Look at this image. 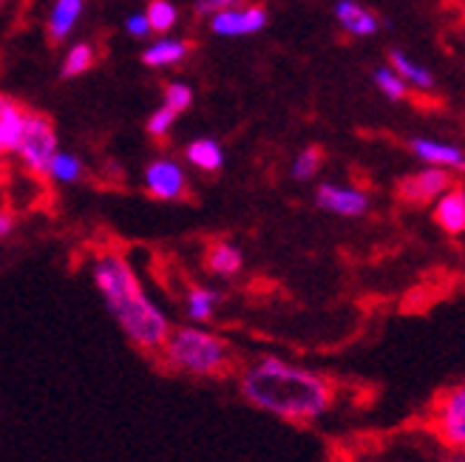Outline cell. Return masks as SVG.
Wrapping results in <instances>:
<instances>
[{
	"mask_svg": "<svg viewBox=\"0 0 465 462\" xmlns=\"http://www.w3.org/2000/svg\"><path fill=\"white\" fill-rule=\"evenodd\" d=\"M80 15H83V0H54L52 15H49V37L54 43L65 40L77 26Z\"/></svg>",
	"mask_w": 465,
	"mask_h": 462,
	"instance_id": "4fadbf2b",
	"label": "cell"
},
{
	"mask_svg": "<svg viewBox=\"0 0 465 462\" xmlns=\"http://www.w3.org/2000/svg\"><path fill=\"white\" fill-rule=\"evenodd\" d=\"M389 65L406 80V85H411V88H417V91H431V88H434V77H431L429 68L420 65V63H414L409 54H403V52L394 49V52L389 54Z\"/></svg>",
	"mask_w": 465,
	"mask_h": 462,
	"instance_id": "5bb4252c",
	"label": "cell"
},
{
	"mask_svg": "<svg viewBox=\"0 0 465 462\" xmlns=\"http://www.w3.org/2000/svg\"><path fill=\"white\" fill-rule=\"evenodd\" d=\"M222 295L216 290H193L188 295V318L191 320H211Z\"/></svg>",
	"mask_w": 465,
	"mask_h": 462,
	"instance_id": "ac0fdd59",
	"label": "cell"
},
{
	"mask_svg": "<svg viewBox=\"0 0 465 462\" xmlns=\"http://www.w3.org/2000/svg\"><path fill=\"white\" fill-rule=\"evenodd\" d=\"M188 57V43L182 40H156L153 45L143 52V63L151 68H165V65H176Z\"/></svg>",
	"mask_w": 465,
	"mask_h": 462,
	"instance_id": "9a60e30c",
	"label": "cell"
},
{
	"mask_svg": "<svg viewBox=\"0 0 465 462\" xmlns=\"http://www.w3.org/2000/svg\"><path fill=\"white\" fill-rule=\"evenodd\" d=\"M15 153L23 159V165H26L32 173L49 171V162L57 153V133L43 113H26L20 136H17V145H15Z\"/></svg>",
	"mask_w": 465,
	"mask_h": 462,
	"instance_id": "277c9868",
	"label": "cell"
},
{
	"mask_svg": "<svg viewBox=\"0 0 465 462\" xmlns=\"http://www.w3.org/2000/svg\"><path fill=\"white\" fill-rule=\"evenodd\" d=\"M318 168H321V151L318 148H304L292 162V179L307 182V179H312L318 173Z\"/></svg>",
	"mask_w": 465,
	"mask_h": 462,
	"instance_id": "603a6c76",
	"label": "cell"
},
{
	"mask_svg": "<svg viewBox=\"0 0 465 462\" xmlns=\"http://www.w3.org/2000/svg\"><path fill=\"white\" fill-rule=\"evenodd\" d=\"M17 108H20L17 103H12V100H6V97H0V125H4L9 113H12V111H17Z\"/></svg>",
	"mask_w": 465,
	"mask_h": 462,
	"instance_id": "83f0119b",
	"label": "cell"
},
{
	"mask_svg": "<svg viewBox=\"0 0 465 462\" xmlns=\"http://www.w3.org/2000/svg\"><path fill=\"white\" fill-rule=\"evenodd\" d=\"M267 26V9L262 6H247V9H222L213 15L211 29L222 37H244V34H255Z\"/></svg>",
	"mask_w": 465,
	"mask_h": 462,
	"instance_id": "52a82bcc",
	"label": "cell"
},
{
	"mask_svg": "<svg viewBox=\"0 0 465 462\" xmlns=\"http://www.w3.org/2000/svg\"><path fill=\"white\" fill-rule=\"evenodd\" d=\"M454 184L451 171L437 168V165H426L423 171H417L406 179H401L398 184V196L409 204H429L434 202L440 193H446Z\"/></svg>",
	"mask_w": 465,
	"mask_h": 462,
	"instance_id": "8992f818",
	"label": "cell"
},
{
	"mask_svg": "<svg viewBox=\"0 0 465 462\" xmlns=\"http://www.w3.org/2000/svg\"><path fill=\"white\" fill-rule=\"evenodd\" d=\"M457 459H465V448H462V451H457Z\"/></svg>",
	"mask_w": 465,
	"mask_h": 462,
	"instance_id": "f546056e",
	"label": "cell"
},
{
	"mask_svg": "<svg viewBox=\"0 0 465 462\" xmlns=\"http://www.w3.org/2000/svg\"><path fill=\"white\" fill-rule=\"evenodd\" d=\"M179 117V111H173L171 105H162L151 113V120H148V133L151 136H165L171 131V125L176 123Z\"/></svg>",
	"mask_w": 465,
	"mask_h": 462,
	"instance_id": "cb8c5ba5",
	"label": "cell"
},
{
	"mask_svg": "<svg viewBox=\"0 0 465 462\" xmlns=\"http://www.w3.org/2000/svg\"><path fill=\"white\" fill-rule=\"evenodd\" d=\"M145 17H148L151 32H171L176 26V6L171 0H151Z\"/></svg>",
	"mask_w": 465,
	"mask_h": 462,
	"instance_id": "44dd1931",
	"label": "cell"
},
{
	"mask_svg": "<svg viewBox=\"0 0 465 462\" xmlns=\"http://www.w3.org/2000/svg\"><path fill=\"white\" fill-rule=\"evenodd\" d=\"M236 4H242V0H199V4H196V12H199V15H216V12H222V9L236 6Z\"/></svg>",
	"mask_w": 465,
	"mask_h": 462,
	"instance_id": "4316f807",
	"label": "cell"
},
{
	"mask_svg": "<svg viewBox=\"0 0 465 462\" xmlns=\"http://www.w3.org/2000/svg\"><path fill=\"white\" fill-rule=\"evenodd\" d=\"M49 173L54 182H77L83 176V162L74 156V153H54L52 162H49Z\"/></svg>",
	"mask_w": 465,
	"mask_h": 462,
	"instance_id": "ffe728a7",
	"label": "cell"
},
{
	"mask_svg": "<svg viewBox=\"0 0 465 462\" xmlns=\"http://www.w3.org/2000/svg\"><path fill=\"white\" fill-rule=\"evenodd\" d=\"M94 65V49H91L88 43H77L68 49L65 60H63V74L65 77H80L85 74L88 68Z\"/></svg>",
	"mask_w": 465,
	"mask_h": 462,
	"instance_id": "d6986e66",
	"label": "cell"
},
{
	"mask_svg": "<svg viewBox=\"0 0 465 462\" xmlns=\"http://www.w3.org/2000/svg\"><path fill=\"white\" fill-rule=\"evenodd\" d=\"M145 188L156 199H182L184 191H188V176L173 159H156L145 171Z\"/></svg>",
	"mask_w": 465,
	"mask_h": 462,
	"instance_id": "9c48e42d",
	"label": "cell"
},
{
	"mask_svg": "<svg viewBox=\"0 0 465 462\" xmlns=\"http://www.w3.org/2000/svg\"><path fill=\"white\" fill-rule=\"evenodd\" d=\"M125 29H128L131 37H139V40L151 34V26H148V17L145 15H131L128 23H125Z\"/></svg>",
	"mask_w": 465,
	"mask_h": 462,
	"instance_id": "484cf974",
	"label": "cell"
},
{
	"mask_svg": "<svg viewBox=\"0 0 465 462\" xmlns=\"http://www.w3.org/2000/svg\"><path fill=\"white\" fill-rule=\"evenodd\" d=\"M434 219L451 236L465 233V191L451 184L446 193L434 199Z\"/></svg>",
	"mask_w": 465,
	"mask_h": 462,
	"instance_id": "8fae6325",
	"label": "cell"
},
{
	"mask_svg": "<svg viewBox=\"0 0 465 462\" xmlns=\"http://www.w3.org/2000/svg\"><path fill=\"white\" fill-rule=\"evenodd\" d=\"M411 153L420 162H426V165H437V168H446V171H465V153L449 143H437V140H423V136H417V140H411Z\"/></svg>",
	"mask_w": 465,
	"mask_h": 462,
	"instance_id": "30bf717a",
	"label": "cell"
},
{
	"mask_svg": "<svg viewBox=\"0 0 465 462\" xmlns=\"http://www.w3.org/2000/svg\"><path fill=\"white\" fill-rule=\"evenodd\" d=\"M375 85L381 88V94L389 97V100H403V97H406V91H409L406 80H403L398 72H394L391 65L378 68V72H375Z\"/></svg>",
	"mask_w": 465,
	"mask_h": 462,
	"instance_id": "7402d4cb",
	"label": "cell"
},
{
	"mask_svg": "<svg viewBox=\"0 0 465 462\" xmlns=\"http://www.w3.org/2000/svg\"><path fill=\"white\" fill-rule=\"evenodd\" d=\"M207 267H211L216 275H236L242 270V252H239V247H232L227 241L216 244L211 252H207Z\"/></svg>",
	"mask_w": 465,
	"mask_h": 462,
	"instance_id": "e0dca14e",
	"label": "cell"
},
{
	"mask_svg": "<svg viewBox=\"0 0 465 462\" xmlns=\"http://www.w3.org/2000/svg\"><path fill=\"white\" fill-rule=\"evenodd\" d=\"M434 431L451 451L465 448V386L449 388L434 406Z\"/></svg>",
	"mask_w": 465,
	"mask_h": 462,
	"instance_id": "5b68a950",
	"label": "cell"
},
{
	"mask_svg": "<svg viewBox=\"0 0 465 462\" xmlns=\"http://www.w3.org/2000/svg\"><path fill=\"white\" fill-rule=\"evenodd\" d=\"M191 103H193V91L184 83H171L165 88V105H171L173 111L182 113L184 108H191Z\"/></svg>",
	"mask_w": 465,
	"mask_h": 462,
	"instance_id": "d4e9b609",
	"label": "cell"
},
{
	"mask_svg": "<svg viewBox=\"0 0 465 462\" xmlns=\"http://www.w3.org/2000/svg\"><path fill=\"white\" fill-rule=\"evenodd\" d=\"M94 284L103 295L108 312L116 318L120 329L128 335L134 346L145 352L162 349L168 340V318L145 295L143 284L136 281V272L131 264L116 256V252H103L94 261Z\"/></svg>",
	"mask_w": 465,
	"mask_h": 462,
	"instance_id": "7a4b0ae2",
	"label": "cell"
},
{
	"mask_svg": "<svg viewBox=\"0 0 465 462\" xmlns=\"http://www.w3.org/2000/svg\"><path fill=\"white\" fill-rule=\"evenodd\" d=\"M335 20L341 23V29L349 32L352 37H371L378 32V17L366 12L361 4H355V0H338Z\"/></svg>",
	"mask_w": 465,
	"mask_h": 462,
	"instance_id": "7c38bea8",
	"label": "cell"
},
{
	"mask_svg": "<svg viewBox=\"0 0 465 462\" xmlns=\"http://www.w3.org/2000/svg\"><path fill=\"white\" fill-rule=\"evenodd\" d=\"M165 360L191 375H219L230 366V346L213 335L196 327H182L168 332V340L162 343Z\"/></svg>",
	"mask_w": 465,
	"mask_h": 462,
	"instance_id": "3957f363",
	"label": "cell"
},
{
	"mask_svg": "<svg viewBox=\"0 0 465 462\" xmlns=\"http://www.w3.org/2000/svg\"><path fill=\"white\" fill-rule=\"evenodd\" d=\"M184 153H188L191 165H196L202 171H219L222 162H224V153L213 140H196V143L188 145V151H184Z\"/></svg>",
	"mask_w": 465,
	"mask_h": 462,
	"instance_id": "2e32d148",
	"label": "cell"
},
{
	"mask_svg": "<svg viewBox=\"0 0 465 462\" xmlns=\"http://www.w3.org/2000/svg\"><path fill=\"white\" fill-rule=\"evenodd\" d=\"M242 395L262 411L290 423L318 420L332 403V386L310 369L278 358L252 363L242 375Z\"/></svg>",
	"mask_w": 465,
	"mask_h": 462,
	"instance_id": "6da1fadb",
	"label": "cell"
},
{
	"mask_svg": "<svg viewBox=\"0 0 465 462\" xmlns=\"http://www.w3.org/2000/svg\"><path fill=\"white\" fill-rule=\"evenodd\" d=\"M9 233H12V216L0 211V239L9 236Z\"/></svg>",
	"mask_w": 465,
	"mask_h": 462,
	"instance_id": "f1b7e54d",
	"label": "cell"
},
{
	"mask_svg": "<svg viewBox=\"0 0 465 462\" xmlns=\"http://www.w3.org/2000/svg\"><path fill=\"white\" fill-rule=\"evenodd\" d=\"M315 202L321 211L335 213V216H346V219H355L363 216L369 211V196L358 188H341V184H321Z\"/></svg>",
	"mask_w": 465,
	"mask_h": 462,
	"instance_id": "ba28073f",
	"label": "cell"
}]
</instances>
